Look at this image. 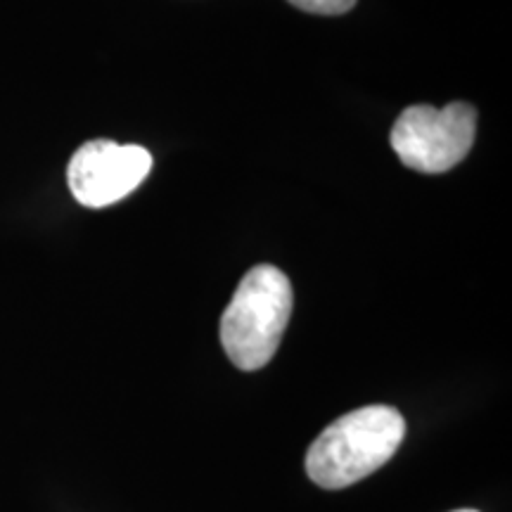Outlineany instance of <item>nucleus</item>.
Wrapping results in <instances>:
<instances>
[{"label":"nucleus","instance_id":"f257e3e1","mask_svg":"<svg viewBox=\"0 0 512 512\" xmlns=\"http://www.w3.org/2000/svg\"><path fill=\"white\" fill-rule=\"evenodd\" d=\"M406 437V420L392 406L351 411L320 432L306 453V475L320 489H344L389 463Z\"/></svg>","mask_w":512,"mask_h":512},{"label":"nucleus","instance_id":"f03ea898","mask_svg":"<svg viewBox=\"0 0 512 512\" xmlns=\"http://www.w3.org/2000/svg\"><path fill=\"white\" fill-rule=\"evenodd\" d=\"M290 278L271 264L254 266L221 318V344L235 368H264L280 347L292 316Z\"/></svg>","mask_w":512,"mask_h":512},{"label":"nucleus","instance_id":"7ed1b4c3","mask_svg":"<svg viewBox=\"0 0 512 512\" xmlns=\"http://www.w3.org/2000/svg\"><path fill=\"white\" fill-rule=\"evenodd\" d=\"M475 133L477 110L467 102H451L444 110L413 105L396 119L392 147L408 169L420 174H444L467 157Z\"/></svg>","mask_w":512,"mask_h":512},{"label":"nucleus","instance_id":"20e7f679","mask_svg":"<svg viewBox=\"0 0 512 512\" xmlns=\"http://www.w3.org/2000/svg\"><path fill=\"white\" fill-rule=\"evenodd\" d=\"M152 169V155L140 145L91 140L74 152L67 183L76 202L88 209L112 207L131 195Z\"/></svg>","mask_w":512,"mask_h":512},{"label":"nucleus","instance_id":"39448f33","mask_svg":"<svg viewBox=\"0 0 512 512\" xmlns=\"http://www.w3.org/2000/svg\"><path fill=\"white\" fill-rule=\"evenodd\" d=\"M294 8L311 12V15H323V17H335L344 15L356 5V0H287Z\"/></svg>","mask_w":512,"mask_h":512},{"label":"nucleus","instance_id":"423d86ee","mask_svg":"<svg viewBox=\"0 0 512 512\" xmlns=\"http://www.w3.org/2000/svg\"><path fill=\"white\" fill-rule=\"evenodd\" d=\"M453 512H477V510H453Z\"/></svg>","mask_w":512,"mask_h":512}]
</instances>
